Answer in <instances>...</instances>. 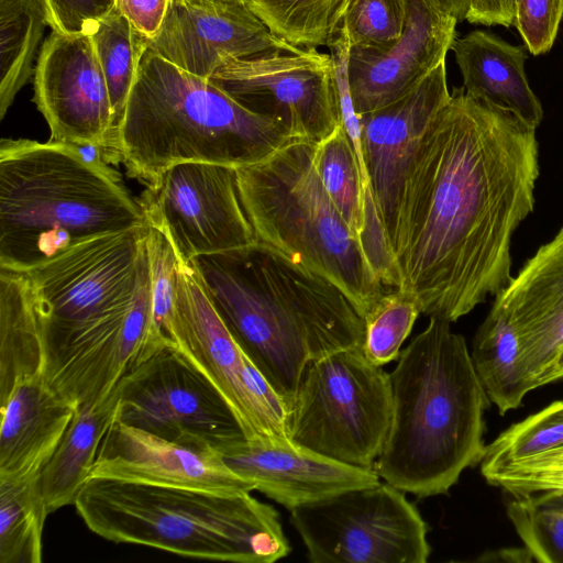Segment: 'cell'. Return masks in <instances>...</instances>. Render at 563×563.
Instances as JSON below:
<instances>
[{
  "label": "cell",
  "instance_id": "6da1fadb",
  "mask_svg": "<svg viewBox=\"0 0 563 563\" xmlns=\"http://www.w3.org/2000/svg\"><path fill=\"white\" fill-rule=\"evenodd\" d=\"M536 129L454 89L404 176L391 253L397 288L454 322L512 279L511 240L534 208Z\"/></svg>",
  "mask_w": 563,
  "mask_h": 563
},
{
  "label": "cell",
  "instance_id": "7a4b0ae2",
  "mask_svg": "<svg viewBox=\"0 0 563 563\" xmlns=\"http://www.w3.org/2000/svg\"><path fill=\"white\" fill-rule=\"evenodd\" d=\"M190 265L287 411L310 362L363 346L364 319L349 297L329 279L260 242L199 255Z\"/></svg>",
  "mask_w": 563,
  "mask_h": 563
},
{
  "label": "cell",
  "instance_id": "3957f363",
  "mask_svg": "<svg viewBox=\"0 0 563 563\" xmlns=\"http://www.w3.org/2000/svg\"><path fill=\"white\" fill-rule=\"evenodd\" d=\"M391 419L374 470L418 497L446 494L481 464L490 400L463 335L431 317L389 373Z\"/></svg>",
  "mask_w": 563,
  "mask_h": 563
},
{
  "label": "cell",
  "instance_id": "277c9868",
  "mask_svg": "<svg viewBox=\"0 0 563 563\" xmlns=\"http://www.w3.org/2000/svg\"><path fill=\"white\" fill-rule=\"evenodd\" d=\"M297 140L280 122L250 111L212 84L148 47L111 146L146 186L183 163H258Z\"/></svg>",
  "mask_w": 563,
  "mask_h": 563
},
{
  "label": "cell",
  "instance_id": "5b68a950",
  "mask_svg": "<svg viewBox=\"0 0 563 563\" xmlns=\"http://www.w3.org/2000/svg\"><path fill=\"white\" fill-rule=\"evenodd\" d=\"M106 161L75 144L0 142V268L29 272L96 236L146 225Z\"/></svg>",
  "mask_w": 563,
  "mask_h": 563
},
{
  "label": "cell",
  "instance_id": "8992f818",
  "mask_svg": "<svg viewBox=\"0 0 563 563\" xmlns=\"http://www.w3.org/2000/svg\"><path fill=\"white\" fill-rule=\"evenodd\" d=\"M74 506L90 531L115 543L235 563H273L290 552L278 511L251 493L88 478Z\"/></svg>",
  "mask_w": 563,
  "mask_h": 563
},
{
  "label": "cell",
  "instance_id": "52a82bcc",
  "mask_svg": "<svg viewBox=\"0 0 563 563\" xmlns=\"http://www.w3.org/2000/svg\"><path fill=\"white\" fill-rule=\"evenodd\" d=\"M314 147L294 140L258 163L236 167L242 202L260 243L332 282L364 317L386 287L327 195Z\"/></svg>",
  "mask_w": 563,
  "mask_h": 563
},
{
  "label": "cell",
  "instance_id": "ba28073f",
  "mask_svg": "<svg viewBox=\"0 0 563 563\" xmlns=\"http://www.w3.org/2000/svg\"><path fill=\"white\" fill-rule=\"evenodd\" d=\"M391 419L389 373L362 347L310 362L287 415L294 443L332 460L374 468Z\"/></svg>",
  "mask_w": 563,
  "mask_h": 563
},
{
  "label": "cell",
  "instance_id": "9c48e42d",
  "mask_svg": "<svg viewBox=\"0 0 563 563\" xmlns=\"http://www.w3.org/2000/svg\"><path fill=\"white\" fill-rule=\"evenodd\" d=\"M148 225L71 246L27 275L47 356L135 298L148 274Z\"/></svg>",
  "mask_w": 563,
  "mask_h": 563
},
{
  "label": "cell",
  "instance_id": "30bf717a",
  "mask_svg": "<svg viewBox=\"0 0 563 563\" xmlns=\"http://www.w3.org/2000/svg\"><path fill=\"white\" fill-rule=\"evenodd\" d=\"M289 511L312 563H426L431 553L421 514L386 482Z\"/></svg>",
  "mask_w": 563,
  "mask_h": 563
},
{
  "label": "cell",
  "instance_id": "8fae6325",
  "mask_svg": "<svg viewBox=\"0 0 563 563\" xmlns=\"http://www.w3.org/2000/svg\"><path fill=\"white\" fill-rule=\"evenodd\" d=\"M168 338L225 399L247 439H288L286 404L233 338L190 263L178 262Z\"/></svg>",
  "mask_w": 563,
  "mask_h": 563
},
{
  "label": "cell",
  "instance_id": "7c38bea8",
  "mask_svg": "<svg viewBox=\"0 0 563 563\" xmlns=\"http://www.w3.org/2000/svg\"><path fill=\"white\" fill-rule=\"evenodd\" d=\"M113 394L117 420L169 441L217 450L246 438L216 387L172 346L129 371Z\"/></svg>",
  "mask_w": 563,
  "mask_h": 563
},
{
  "label": "cell",
  "instance_id": "4fadbf2b",
  "mask_svg": "<svg viewBox=\"0 0 563 563\" xmlns=\"http://www.w3.org/2000/svg\"><path fill=\"white\" fill-rule=\"evenodd\" d=\"M139 203L146 223L162 231L183 263L199 255L258 243L245 212L236 167L183 163L143 191Z\"/></svg>",
  "mask_w": 563,
  "mask_h": 563
},
{
  "label": "cell",
  "instance_id": "5bb4252c",
  "mask_svg": "<svg viewBox=\"0 0 563 563\" xmlns=\"http://www.w3.org/2000/svg\"><path fill=\"white\" fill-rule=\"evenodd\" d=\"M208 79L297 140L318 143L342 124L331 55L316 48L229 59Z\"/></svg>",
  "mask_w": 563,
  "mask_h": 563
},
{
  "label": "cell",
  "instance_id": "9a60e30c",
  "mask_svg": "<svg viewBox=\"0 0 563 563\" xmlns=\"http://www.w3.org/2000/svg\"><path fill=\"white\" fill-rule=\"evenodd\" d=\"M38 53L33 101L51 141L109 150L114 113L90 35L53 31Z\"/></svg>",
  "mask_w": 563,
  "mask_h": 563
},
{
  "label": "cell",
  "instance_id": "2e32d148",
  "mask_svg": "<svg viewBox=\"0 0 563 563\" xmlns=\"http://www.w3.org/2000/svg\"><path fill=\"white\" fill-rule=\"evenodd\" d=\"M148 48L206 79L229 59L300 49L274 35L243 0H169L162 26L150 40Z\"/></svg>",
  "mask_w": 563,
  "mask_h": 563
},
{
  "label": "cell",
  "instance_id": "e0dca14e",
  "mask_svg": "<svg viewBox=\"0 0 563 563\" xmlns=\"http://www.w3.org/2000/svg\"><path fill=\"white\" fill-rule=\"evenodd\" d=\"M88 478L217 494L254 490L225 465L213 446L169 441L115 418L99 445Z\"/></svg>",
  "mask_w": 563,
  "mask_h": 563
},
{
  "label": "cell",
  "instance_id": "ac0fdd59",
  "mask_svg": "<svg viewBox=\"0 0 563 563\" xmlns=\"http://www.w3.org/2000/svg\"><path fill=\"white\" fill-rule=\"evenodd\" d=\"M450 97L442 62L402 97L358 117L366 172L390 250L406 169L426 130Z\"/></svg>",
  "mask_w": 563,
  "mask_h": 563
},
{
  "label": "cell",
  "instance_id": "d6986e66",
  "mask_svg": "<svg viewBox=\"0 0 563 563\" xmlns=\"http://www.w3.org/2000/svg\"><path fill=\"white\" fill-rule=\"evenodd\" d=\"M457 19L424 0H407V20L395 41L351 47L349 76L357 115L385 107L415 88L445 62Z\"/></svg>",
  "mask_w": 563,
  "mask_h": 563
},
{
  "label": "cell",
  "instance_id": "ffe728a7",
  "mask_svg": "<svg viewBox=\"0 0 563 563\" xmlns=\"http://www.w3.org/2000/svg\"><path fill=\"white\" fill-rule=\"evenodd\" d=\"M217 451L254 490L288 510L379 483L374 468L332 460L287 438H242Z\"/></svg>",
  "mask_w": 563,
  "mask_h": 563
},
{
  "label": "cell",
  "instance_id": "44dd1931",
  "mask_svg": "<svg viewBox=\"0 0 563 563\" xmlns=\"http://www.w3.org/2000/svg\"><path fill=\"white\" fill-rule=\"evenodd\" d=\"M494 302L510 319L533 389L549 384L563 350V227L540 246Z\"/></svg>",
  "mask_w": 563,
  "mask_h": 563
},
{
  "label": "cell",
  "instance_id": "7402d4cb",
  "mask_svg": "<svg viewBox=\"0 0 563 563\" xmlns=\"http://www.w3.org/2000/svg\"><path fill=\"white\" fill-rule=\"evenodd\" d=\"M0 479L41 474L78 407L60 396L44 373L16 380L0 396Z\"/></svg>",
  "mask_w": 563,
  "mask_h": 563
},
{
  "label": "cell",
  "instance_id": "603a6c76",
  "mask_svg": "<svg viewBox=\"0 0 563 563\" xmlns=\"http://www.w3.org/2000/svg\"><path fill=\"white\" fill-rule=\"evenodd\" d=\"M451 49L467 95L537 130L543 110L525 71L526 45H512L490 32L475 30L455 38Z\"/></svg>",
  "mask_w": 563,
  "mask_h": 563
},
{
  "label": "cell",
  "instance_id": "cb8c5ba5",
  "mask_svg": "<svg viewBox=\"0 0 563 563\" xmlns=\"http://www.w3.org/2000/svg\"><path fill=\"white\" fill-rule=\"evenodd\" d=\"M114 415L113 393L100 404L77 409L58 446L41 472V486L48 514L75 504Z\"/></svg>",
  "mask_w": 563,
  "mask_h": 563
},
{
  "label": "cell",
  "instance_id": "d4e9b609",
  "mask_svg": "<svg viewBox=\"0 0 563 563\" xmlns=\"http://www.w3.org/2000/svg\"><path fill=\"white\" fill-rule=\"evenodd\" d=\"M46 354L26 273L0 268V396L19 379L45 374Z\"/></svg>",
  "mask_w": 563,
  "mask_h": 563
},
{
  "label": "cell",
  "instance_id": "484cf974",
  "mask_svg": "<svg viewBox=\"0 0 563 563\" xmlns=\"http://www.w3.org/2000/svg\"><path fill=\"white\" fill-rule=\"evenodd\" d=\"M471 357L484 390L500 415L518 408L533 389L522 364L518 334L495 302L476 330Z\"/></svg>",
  "mask_w": 563,
  "mask_h": 563
},
{
  "label": "cell",
  "instance_id": "4316f807",
  "mask_svg": "<svg viewBox=\"0 0 563 563\" xmlns=\"http://www.w3.org/2000/svg\"><path fill=\"white\" fill-rule=\"evenodd\" d=\"M41 474L0 479V562L40 563L48 511Z\"/></svg>",
  "mask_w": 563,
  "mask_h": 563
},
{
  "label": "cell",
  "instance_id": "83f0119b",
  "mask_svg": "<svg viewBox=\"0 0 563 563\" xmlns=\"http://www.w3.org/2000/svg\"><path fill=\"white\" fill-rule=\"evenodd\" d=\"M48 25L38 0H0V118L30 79Z\"/></svg>",
  "mask_w": 563,
  "mask_h": 563
},
{
  "label": "cell",
  "instance_id": "f1b7e54d",
  "mask_svg": "<svg viewBox=\"0 0 563 563\" xmlns=\"http://www.w3.org/2000/svg\"><path fill=\"white\" fill-rule=\"evenodd\" d=\"M313 163L327 195L361 244L364 208L376 203L342 124L316 143Z\"/></svg>",
  "mask_w": 563,
  "mask_h": 563
},
{
  "label": "cell",
  "instance_id": "f546056e",
  "mask_svg": "<svg viewBox=\"0 0 563 563\" xmlns=\"http://www.w3.org/2000/svg\"><path fill=\"white\" fill-rule=\"evenodd\" d=\"M285 42L299 48L328 46L338 35L350 0H243Z\"/></svg>",
  "mask_w": 563,
  "mask_h": 563
},
{
  "label": "cell",
  "instance_id": "4dcf8cb0",
  "mask_svg": "<svg viewBox=\"0 0 563 563\" xmlns=\"http://www.w3.org/2000/svg\"><path fill=\"white\" fill-rule=\"evenodd\" d=\"M89 35L108 85L115 131L136 81L150 38L117 5L98 22Z\"/></svg>",
  "mask_w": 563,
  "mask_h": 563
},
{
  "label": "cell",
  "instance_id": "1f68e13d",
  "mask_svg": "<svg viewBox=\"0 0 563 563\" xmlns=\"http://www.w3.org/2000/svg\"><path fill=\"white\" fill-rule=\"evenodd\" d=\"M420 313V303L411 292L386 290L363 317L365 357L382 367L397 361Z\"/></svg>",
  "mask_w": 563,
  "mask_h": 563
},
{
  "label": "cell",
  "instance_id": "d6a6232c",
  "mask_svg": "<svg viewBox=\"0 0 563 563\" xmlns=\"http://www.w3.org/2000/svg\"><path fill=\"white\" fill-rule=\"evenodd\" d=\"M563 445V400L511 424L485 448L481 471L534 456Z\"/></svg>",
  "mask_w": 563,
  "mask_h": 563
},
{
  "label": "cell",
  "instance_id": "836d02e7",
  "mask_svg": "<svg viewBox=\"0 0 563 563\" xmlns=\"http://www.w3.org/2000/svg\"><path fill=\"white\" fill-rule=\"evenodd\" d=\"M507 515L534 561L563 563V503L544 493L514 496Z\"/></svg>",
  "mask_w": 563,
  "mask_h": 563
},
{
  "label": "cell",
  "instance_id": "e575fe53",
  "mask_svg": "<svg viewBox=\"0 0 563 563\" xmlns=\"http://www.w3.org/2000/svg\"><path fill=\"white\" fill-rule=\"evenodd\" d=\"M407 20V0H350L342 22L351 47L382 46L397 40Z\"/></svg>",
  "mask_w": 563,
  "mask_h": 563
},
{
  "label": "cell",
  "instance_id": "d590c367",
  "mask_svg": "<svg viewBox=\"0 0 563 563\" xmlns=\"http://www.w3.org/2000/svg\"><path fill=\"white\" fill-rule=\"evenodd\" d=\"M481 473L488 484L512 496L563 490V445Z\"/></svg>",
  "mask_w": 563,
  "mask_h": 563
},
{
  "label": "cell",
  "instance_id": "8d00e7d4",
  "mask_svg": "<svg viewBox=\"0 0 563 563\" xmlns=\"http://www.w3.org/2000/svg\"><path fill=\"white\" fill-rule=\"evenodd\" d=\"M146 249L151 274L153 328L158 340L172 346L168 333L179 260L168 238L151 225L147 228Z\"/></svg>",
  "mask_w": 563,
  "mask_h": 563
},
{
  "label": "cell",
  "instance_id": "74e56055",
  "mask_svg": "<svg viewBox=\"0 0 563 563\" xmlns=\"http://www.w3.org/2000/svg\"><path fill=\"white\" fill-rule=\"evenodd\" d=\"M563 19V0H518L514 26L534 56L553 46Z\"/></svg>",
  "mask_w": 563,
  "mask_h": 563
},
{
  "label": "cell",
  "instance_id": "f35d334b",
  "mask_svg": "<svg viewBox=\"0 0 563 563\" xmlns=\"http://www.w3.org/2000/svg\"><path fill=\"white\" fill-rule=\"evenodd\" d=\"M48 26L63 34H90L117 0H38Z\"/></svg>",
  "mask_w": 563,
  "mask_h": 563
},
{
  "label": "cell",
  "instance_id": "ab89813d",
  "mask_svg": "<svg viewBox=\"0 0 563 563\" xmlns=\"http://www.w3.org/2000/svg\"><path fill=\"white\" fill-rule=\"evenodd\" d=\"M328 47L333 62L334 81L341 113V122L352 142L353 147L360 148V121L353 104L349 76L351 44L342 27Z\"/></svg>",
  "mask_w": 563,
  "mask_h": 563
},
{
  "label": "cell",
  "instance_id": "60d3db41",
  "mask_svg": "<svg viewBox=\"0 0 563 563\" xmlns=\"http://www.w3.org/2000/svg\"><path fill=\"white\" fill-rule=\"evenodd\" d=\"M169 0H117V7L147 38H153L164 21Z\"/></svg>",
  "mask_w": 563,
  "mask_h": 563
},
{
  "label": "cell",
  "instance_id": "b9f144b4",
  "mask_svg": "<svg viewBox=\"0 0 563 563\" xmlns=\"http://www.w3.org/2000/svg\"><path fill=\"white\" fill-rule=\"evenodd\" d=\"M518 0H470L465 20L473 24L514 26Z\"/></svg>",
  "mask_w": 563,
  "mask_h": 563
},
{
  "label": "cell",
  "instance_id": "7bdbcfd3",
  "mask_svg": "<svg viewBox=\"0 0 563 563\" xmlns=\"http://www.w3.org/2000/svg\"><path fill=\"white\" fill-rule=\"evenodd\" d=\"M482 561H507V562H527L534 561L527 548L525 549H503L492 554L482 555Z\"/></svg>",
  "mask_w": 563,
  "mask_h": 563
},
{
  "label": "cell",
  "instance_id": "ee69618b",
  "mask_svg": "<svg viewBox=\"0 0 563 563\" xmlns=\"http://www.w3.org/2000/svg\"><path fill=\"white\" fill-rule=\"evenodd\" d=\"M432 7L453 15L457 21L465 20L470 0H424Z\"/></svg>",
  "mask_w": 563,
  "mask_h": 563
},
{
  "label": "cell",
  "instance_id": "f6af8a7d",
  "mask_svg": "<svg viewBox=\"0 0 563 563\" xmlns=\"http://www.w3.org/2000/svg\"><path fill=\"white\" fill-rule=\"evenodd\" d=\"M562 379H563V350L561 351L560 356L555 363V366L551 373L549 384L556 382V380H562Z\"/></svg>",
  "mask_w": 563,
  "mask_h": 563
},
{
  "label": "cell",
  "instance_id": "bcb514c9",
  "mask_svg": "<svg viewBox=\"0 0 563 563\" xmlns=\"http://www.w3.org/2000/svg\"><path fill=\"white\" fill-rule=\"evenodd\" d=\"M550 498L563 503V490L544 492Z\"/></svg>",
  "mask_w": 563,
  "mask_h": 563
},
{
  "label": "cell",
  "instance_id": "7dc6e473",
  "mask_svg": "<svg viewBox=\"0 0 563 563\" xmlns=\"http://www.w3.org/2000/svg\"><path fill=\"white\" fill-rule=\"evenodd\" d=\"M188 1L197 2V3H207V2H218L221 0H188Z\"/></svg>",
  "mask_w": 563,
  "mask_h": 563
}]
</instances>
